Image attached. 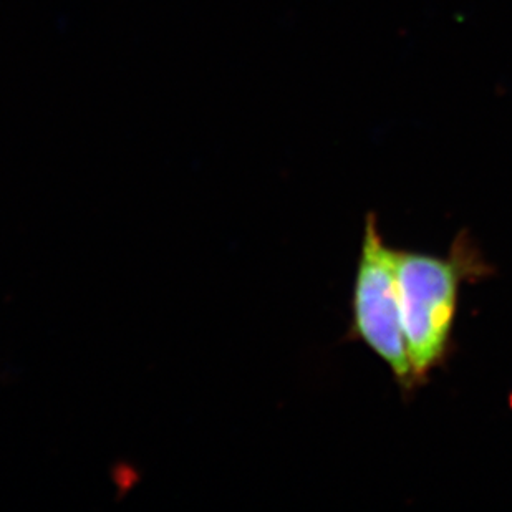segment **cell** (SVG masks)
Wrapping results in <instances>:
<instances>
[{"label": "cell", "mask_w": 512, "mask_h": 512, "mask_svg": "<svg viewBox=\"0 0 512 512\" xmlns=\"http://www.w3.org/2000/svg\"><path fill=\"white\" fill-rule=\"evenodd\" d=\"M397 289L415 387L450 357L463 284L493 276L471 234L459 232L446 256L397 249Z\"/></svg>", "instance_id": "cell-1"}, {"label": "cell", "mask_w": 512, "mask_h": 512, "mask_svg": "<svg viewBox=\"0 0 512 512\" xmlns=\"http://www.w3.org/2000/svg\"><path fill=\"white\" fill-rule=\"evenodd\" d=\"M397 249L388 246L378 228L377 214L368 213L352 294L348 340L360 342L382 360L401 390H416L397 289Z\"/></svg>", "instance_id": "cell-2"}]
</instances>
